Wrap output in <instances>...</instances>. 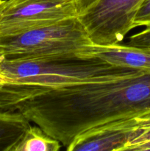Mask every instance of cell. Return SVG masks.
<instances>
[{"instance_id":"obj_16","label":"cell","mask_w":150,"mask_h":151,"mask_svg":"<svg viewBox=\"0 0 150 151\" xmlns=\"http://www.w3.org/2000/svg\"><path fill=\"white\" fill-rule=\"evenodd\" d=\"M149 28H150V27H149Z\"/></svg>"},{"instance_id":"obj_9","label":"cell","mask_w":150,"mask_h":151,"mask_svg":"<svg viewBox=\"0 0 150 151\" xmlns=\"http://www.w3.org/2000/svg\"><path fill=\"white\" fill-rule=\"evenodd\" d=\"M61 143L44 132L39 126H29L13 151H59Z\"/></svg>"},{"instance_id":"obj_1","label":"cell","mask_w":150,"mask_h":151,"mask_svg":"<svg viewBox=\"0 0 150 151\" xmlns=\"http://www.w3.org/2000/svg\"><path fill=\"white\" fill-rule=\"evenodd\" d=\"M150 106V74L71 84L15 108L66 149L88 130Z\"/></svg>"},{"instance_id":"obj_13","label":"cell","mask_w":150,"mask_h":151,"mask_svg":"<svg viewBox=\"0 0 150 151\" xmlns=\"http://www.w3.org/2000/svg\"><path fill=\"white\" fill-rule=\"evenodd\" d=\"M97 1H98V0H81L82 12L85 10H86L87 8H88L89 7H91L92 4H94V3L96 2Z\"/></svg>"},{"instance_id":"obj_2","label":"cell","mask_w":150,"mask_h":151,"mask_svg":"<svg viewBox=\"0 0 150 151\" xmlns=\"http://www.w3.org/2000/svg\"><path fill=\"white\" fill-rule=\"evenodd\" d=\"M0 73L8 81L2 86L8 109L15 111L21 102L59 87L132 78L145 72L76 52L21 60L2 59Z\"/></svg>"},{"instance_id":"obj_10","label":"cell","mask_w":150,"mask_h":151,"mask_svg":"<svg viewBox=\"0 0 150 151\" xmlns=\"http://www.w3.org/2000/svg\"><path fill=\"white\" fill-rule=\"evenodd\" d=\"M137 128L122 151L150 150V106L137 113Z\"/></svg>"},{"instance_id":"obj_8","label":"cell","mask_w":150,"mask_h":151,"mask_svg":"<svg viewBox=\"0 0 150 151\" xmlns=\"http://www.w3.org/2000/svg\"><path fill=\"white\" fill-rule=\"evenodd\" d=\"M29 122L19 111L0 110V151H13Z\"/></svg>"},{"instance_id":"obj_11","label":"cell","mask_w":150,"mask_h":151,"mask_svg":"<svg viewBox=\"0 0 150 151\" xmlns=\"http://www.w3.org/2000/svg\"><path fill=\"white\" fill-rule=\"evenodd\" d=\"M126 44L143 49L150 52V28L146 27L141 32L131 35Z\"/></svg>"},{"instance_id":"obj_15","label":"cell","mask_w":150,"mask_h":151,"mask_svg":"<svg viewBox=\"0 0 150 151\" xmlns=\"http://www.w3.org/2000/svg\"><path fill=\"white\" fill-rule=\"evenodd\" d=\"M1 0H0V2H1Z\"/></svg>"},{"instance_id":"obj_4","label":"cell","mask_w":150,"mask_h":151,"mask_svg":"<svg viewBox=\"0 0 150 151\" xmlns=\"http://www.w3.org/2000/svg\"><path fill=\"white\" fill-rule=\"evenodd\" d=\"M82 13L81 0H1L0 36L44 27Z\"/></svg>"},{"instance_id":"obj_3","label":"cell","mask_w":150,"mask_h":151,"mask_svg":"<svg viewBox=\"0 0 150 151\" xmlns=\"http://www.w3.org/2000/svg\"><path fill=\"white\" fill-rule=\"evenodd\" d=\"M91 44L78 16L18 35L0 36V60L82 52Z\"/></svg>"},{"instance_id":"obj_14","label":"cell","mask_w":150,"mask_h":151,"mask_svg":"<svg viewBox=\"0 0 150 151\" xmlns=\"http://www.w3.org/2000/svg\"><path fill=\"white\" fill-rule=\"evenodd\" d=\"M0 110L4 111V102H3V99L1 94H0Z\"/></svg>"},{"instance_id":"obj_5","label":"cell","mask_w":150,"mask_h":151,"mask_svg":"<svg viewBox=\"0 0 150 151\" xmlns=\"http://www.w3.org/2000/svg\"><path fill=\"white\" fill-rule=\"evenodd\" d=\"M144 1L98 0L79 18L94 44H120L133 29L135 15Z\"/></svg>"},{"instance_id":"obj_12","label":"cell","mask_w":150,"mask_h":151,"mask_svg":"<svg viewBox=\"0 0 150 151\" xmlns=\"http://www.w3.org/2000/svg\"><path fill=\"white\" fill-rule=\"evenodd\" d=\"M143 26L150 27V0L143 1L134 19L133 29Z\"/></svg>"},{"instance_id":"obj_7","label":"cell","mask_w":150,"mask_h":151,"mask_svg":"<svg viewBox=\"0 0 150 151\" xmlns=\"http://www.w3.org/2000/svg\"><path fill=\"white\" fill-rule=\"evenodd\" d=\"M81 53L94 56L115 66L150 74V52L138 47L120 44L111 45L93 44Z\"/></svg>"},{"instance_id":"obj_6","label":"cell","mask_w":150,"mask_h":151,"mask_svg":"<svg viewBox=\"0 0 150 151\" xmlns=\"http://www.w3.org/2000/svg\"><path fill=\"white\" fill-rule=\"evenodd\" d=\"M110 121L78 137L67 151H122L137 128V113Z\"/></svg>"}]
</instances>
